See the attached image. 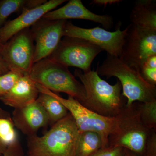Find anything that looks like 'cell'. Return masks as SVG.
<instances>
[{"mask_svg":"<svg viewBox=\"0 0 156 156\" xmlns=\"http://www.w3.org/2000/svg\"><path fill=\"white\" fill-rule=\"evenodd\" d=\"M76 77L79 78L85 88L86 98L81 104L98 114L106 117H115L126 105V98L122 94V85L117 81L110 85L100 77L97 72L84 73L76 69Z\"/></svg>","mask_w":156,"mask_h":156,"instance_id":"obj_1","label":"cell"},{"mask_svg":"<svg viewBox=\"0 0 156 156\" xmlns=\"http://www.w3.org/2000/svg\"><path fill=\"white\" fill-rule=\"evenodd\" d=\"M80 131L69 113L43 136H27V156H76Z\"/></svg>","mask_w":156,"mask_h":156,"instance_id":"obj_2","label":"cell"},{"mask_svg":"<svg viewBox=\"0 0 156 156\" xmlns=\"http://www.w3.org/2000/svg\"><path fill=\"white\" fill-rule=\"evenodd\" d=\"M96 72L107 79L118 78L122 85V94L127 100V106L136 101L146 102L156 99V86L143 78L139 69L128 64L119 56L107 54Z\"/></svg>","mask_w":156,"mask_h":156,"instance_id":"obj_3","label":"cell"},{"mask_svg":"<svg viewBox=\"0 0 156 156\" xmlns=\"http://www.w3.org/2000/svg\"><path fill=\"white\" fill-rule=\"evenodd\" d=\"M151 130L141 120L138 102L129 106L126 105L117 116L115 125L109 136V146L124 148L136 154L144 155Z\"/></svg>","mask_w":156,"mask_h":156,"instance_id":"obj_4","label":"cell"},{"mask_svg":"<svg viewBox=\"0 0 156 156\" xmlns=\"http://www.w3.org/2000/svg\"><path fill=\"white\" fill-rule=\"evenodd\" d=\"M29 76L36 83L51 92L66 93L80 103L86 98L83 86L71 73L68 68L49 57L34 63Z\"/></svg>","mask_w":156,"mask_h":156,"instance_id":"obj_5","label":"cell"},{"mask_svg":"<svg viewBox=\"0 0 156 156\" xmlns=\"http://www.w3.org/2000/svg\"><path fill=\"white\" fill-rule=\"evenodd\" d=\"M36 85L39 92H44L53 96L67 108L80 132H96L101 138L102 148L108 147L109 136L114 128L117 116L110 118L101 115L85 107L72 96H68L67 98H64L41 85Z\"/></svg>","mask_w":156,"mask_h":156,"instance_id":"obj_6","label":"cell"},{"mask_svg":"<svg viewBox=\"0 0 156 156\" xmlns=\"http://www.w3.org/2000/svg\"><path fill=\"white\" fill-rule=\"evenodd\" d=\"M103 51L97 45L84 39L63 37L50 59L68 68H77L84 73L91 71L92 62Z\"/></svg>","mask_w":156,"mask_h":156,"instance_id":"obj_7","label":"cell"},{"mask_svg":"<svg viewBox=\"0 0 156 156\" xmlns=\"http://www.w3.org/2000/svg\"><path fill=\"white\" fill-rule=\"evenodd\" d=\"M35 44L30 28L20 31L2 45L0 57L9 71L29 75L34 64Z\"/></svg>","mask_w":156,"mask_h":156,"instance_id":"obj_8","label":"cell"},{"mask_svg":"<svg viewBox=\"0 0 156 156\" xmlns=\"http://www.w3.org/2000/svg\"><path fill=\"white\" fill-rule=\"evenodd\" d=\"M121 23L115 31L111 32L99 27L84 28L66 21L63 31V37H73L87 40L106 51L107 54L120 57L126 39L128 27L121 30Z\"/></svg>","mask_w":156,"mask_h":156,"instance_id":"obj_9","label":"cell"},{"mask_svg":"<svg viewBox=\"0 0 156 156\" xmlns=\"http://www.w3.org/2000/svg\"><path fill=\"white\" fill-rule=\"evenodd\" d=\"M153 55H156V31L128 25L120 58L140 69Z\"/></svg>","mask_w":156,"mask_h":156,"instance_id":"obj_10","label":"cell"},{"mask_svg":"<svg viewBox=\"0 0 156 156\" xmlns=\"http://www.w3.org/2000/svg\"><path fill=\"white\" fill-rule=\"evenodd\" d=\"M66 20H51L41 18L30 28L35 44L34 63L49 57L63 37Z\"/></svg>","mask_w":156,"mask_h":156,"instance_id":"obj_11","label":"cell"},{"mask_svg":"<svg viewBox=\"0 0 156 156\" xmlns=\"http://www.w3.org/2000/svg\"><path fill=\"white\" fill-rule=\"evenodd\" d=\"M66 2V0H50L41 5L24 11L13 20L6 21L0 28V43L2 45L5 44L15 34L29 28L46 13Z\"/></svg>","mask_w":156,"mask_h":156,"instance_id":"obj_12","label":"cell"},{"mask_svg":"<svg viewBox=\"0 0 156 156\" xmlns=\"http://www.w3.org/2000/svg\"><path fill=\"white\" fill-rule=\"evenodd\" d=\"M49 20L80 19L100 23L106 29L114 26V19L107 14H95L84 5L81 0H70L61 8L49 11L42 17Z\"/></svg>","mask_w":156,"mask_h":156,"instance_id":"obj_13","label":"cell"},{"mask_svg":"<svg viewBox=\"0 0 156 156\" xmlns=\"http://www.w3.org/2000/svg\"><path fill=\"white\" fill-rule=\"evenodd\" d=\"M11 117L15 127L27 136L37 134L41 128L50 124L46 112L37 99L23 107L14 109Z\"/></svg>","mask_w":156,"mask_h":156,"instance_id":"obj_14","label":"cell"},{"mask_svg":"<svg viewBox=\"0 0 156 156\" xmlns=\"http://www.w3.org/2000/svg\"><path fill=\"white\" fill-rule=\"evenodd\" d=\"M39 94L36 83L29 75L21 77L5 95L0 96L4 104L14 109L20 108L35 101Z\"/></svg>","mask_w":156,"mask_h":156,"instance_id":"obj_15","label":"cell"},{"mask_svg":"<svg viewBox=\"0 0 156 156\" xmlns=\"http://www.w3.org/2000/svg\"><path fill=\"white\" fill-rule=\"evenodd\" d=\"M131 24L149 30L156 31V1L138 0L130 15Z\"/></svg>","mask_w":156,"mask_h":156,"instance_id":"obj_16","label":"cell"},{"mask_svg":"<svg viewBox=\"0 0 156 156\" xmlns=\"http://www.w3.org/2000/svg\"><path fill=\"white\" fill-rule=\"evenodd\" d=\"M47 0H1L0 28L5 23L9 16L15 13L21 14L27 10L41 5Z\"/></svg>","mask_w":156,"mask_h":156,"instance_id":"obj_17","label":"cell"},{"mask_svg":"<svg viewBox=\"0 0 156 156\" xmlns=\"http://www.w3.org/2000/svg\"><path fill=\"white\" fill-rule=\"evenodd\" d=\"M37 100L44 110L52 126L64 119L69 113L61 102L49 94L39 92Z\"/></svg>","mask_w":156,"mask_h":156,"instance_id":"obj_18","label":"cell"},{"mask_svg":"<svg viewBox=\"0 0 156 156\" xmlns=\"http://www.w3.org/2000/svg\"><path fill=\"white\" fill-rule=\"evenodd\" d=\"M102 148L100 136L93 131L80 132L76 149V156H92Z\"/></svg>","mask_w":156,"mask_h":156,"instance_id":"obj_19","label":"cell"},{"mask_svg":"<svg viewBox=\"0 0 156 156\" xmlns=\"http://www.w3.org/2000/svg\"><path fill=\"white\" fill-rule=\"evenodd\" d=\"M12 117L4 111L0 113V140L8 147L19 140Z\"/></svg>","mask_w":156,"mask_h":156,"instance_id":"obj_20","label":"cell"},{"mask_svg":"<svg viewBox=\"0 0 156 156\" xmlns=\"http://www.w3.org/2000/svg\"><path fill=\"white\" fill-rule=\"evenodd\" d=\"M140 118L149 130H156V99L148 102H138Z\"/></svg>","mask_w":156,"mask_h":156,"instance_id":"obj_21","label":"cell"},{"mask_svg":"<svg viewBox=\"0 0 156 156\" xmlns=\"http://www.w3.org/2000/svg\"><path fill=\"white\" fill-rule=\"evenodd\" d=\"M22 76L21 73L14 71L0 75V96L9 92Z\"/></svg>","mask_w":156,"mask_h":156,"instance_id":"obj_22","label":"cell"},{"mask_svg":"<svg viewBox=\"0 0 156 156\" xmlns=\"http://www.w3.org/2000/svg\"><path fill=\"white\" fill-rule=\"evenodd\" d=\"M126 149L119 147L101 148L92 156H125Z\"/></svg>","mask_w":156,"mask_h":156,"instance_id":"obj_23","label":"cell"},{"mask_svg":"<svg viewBox=\"0 0 156 156\" xmlns=\"http://www.w3.org/2000/svg\"><path fill=\"white\" fill-rule=\"evenodd\" d=\"M144 156H156V130H151L146 143Z\"/></svg>","mask_w":156,"mask_h":156,"instance_id":"obj_24","label":"cell"},{"mask_svg":"<svg viewBox=\"0 0 156 156\" xmlns=\"http://www.w3.org/2000/svg\"><path fill=\"white\" fill-rule=\"evenodd\" d=\"M143 78L149 83L156 86V69L142 67L140 69Z\"/></svg>","mask_w":156,"mask_h":156,"instance_id":"obj_25","label":"cell"},{"mask_svg":"<svg viewBox=\"0 0 156 156\" xmlns=\"http://www.w3.org/2000/svg\"><path fill=\"white\" fill-rule=\"evenodd\" d=\"M23 149L19 140L8 146L4 153L1 156H24Z\"/></svg>","mask_w":156,"mask_h":156,"instance_id":"obj_26","label":"cell"},{"mask_svg":"<svg viewBox=\"0 0 156 156\" xmlns=\"http://www.w3.org/2000/svg\"><path fill=\"white\" fill-rule=\"evenodd\" d=\"M122 2L121 0H93L91 4L105 7L107 5L119 4Z\"/></svg>","mask_w":156,"mask_h":156,"instance_id":"obj_27","label":"cell"},{"mask_svg":"<svg viewBox=\"0 0 156 156\" xmlns=\"http://www.w3.org/2000/svg\"><path fill=\"white\" fill-rule=\"evenodd\" d=\"M156 69V55L150 56L146 60L142 67Z\"/></svg>","mask_w":156,"mask_h":156,"instance_id":"obj_28","label":"cell"},{"mask_svg":"<svg viewBox=\"0 0 156 156\" xmlns=\"http://www.w3.org/2000/svg\"><path fill=\"white\" fill-rule=\"evenodd\" d=\"M9 71V69L6 66V65L0 57V75L5 74Z\"/></svg>","mask_w":156,"mask_h":156,"instance_id":"obj_29","label":"cell"},{"mask_svg":"<svg viewBox=\"0 0 156 156\" xmlns=\"http://www.w3.org/2000/svg\"><path fill=\"white\" fill-rule=\"evenodd\" d=\"M4 111L5 110L4 109L0 108V113ZM7 147H8L6 146L4 144H3V143L0 140V156H2L4 153Z\"/></svg>","mask_w":156,"mask_h":156,"instance_id":"obj_30","label":"cell"},{"mask_svg":"<svg viewBox=\"0 0 156 156\" xmlns=\"http://www.w3.org/2000/svg\"><path fill=\"white\" fill-rule=\"evenodd\" d=\"M126 149V154H125V156H145L144 155H139L136 154L132 152L131 151L128 150Z\"/></svg>","mask_w":156,"mask_h":156,"instance_id":"obj_31","label":"cell"},{"mask_svg":"<svg viewBox=\"0 0 156 156\" xmlns=\"http://www.w3.org/2000/svg\"><path fill=\"white\" fill-rule=\"evenodd\" d=\"M2 44H1V43H0V51H1V49H2Z\"/></svg>","mask_w":156,"mask_h":156,"instance_id":"obj_32","label":"cell"},{"mask_svg":"<svg viewBox=\"0 0 156 156\" xmlns=\"http://www.w3.org/2000/svg\"><path fill=\"white\" fill-rule=\"evenodd\" d=\"M27 156V155H25V156Z\"/></svg>","mask_w":156,"mask_h":156,"instance_id":"obj_33","label":"cell"}]
</instances>
